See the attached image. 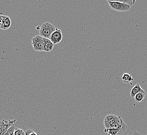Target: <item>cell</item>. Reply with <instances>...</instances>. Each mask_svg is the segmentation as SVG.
Returning a JSON list of instances; mask_svg holds the SVG:
<instances>
[{
    "label": "cell",
    "mask_w": 147,
    "mask_h": 135,
    "mask_svg": "<svg viewBox=\"0 0 147 135\" xmlns=\"http://www.w3.org/2000/svg\"><path fill=\"white\" fill-rule=\"evenodd\" d=\"M3 16L2 15H0V28H1V24H2V19H3Z\"/></svg>",
    "instance_id": "cell-17"
},
{
    "label": "cell",
    "mask_w": 147,
    "mask_h": 135,
    "mask_svg": "<svg viewBox=\"0 0 147 135\" xmlns=\"http://www.w3.org/2000/svg\"><path fill=\"white\" fill-rule=\"evenodd\" d=\"M146 96V93H139L136 95L134 99L137 102H140L143 101Z\"/></svg>",
    "instance_id": "cell-12"
},
{
    "label": "cell",
    "mask_w": 147,
    "mask_h": 135,
    "mask_svg": "<svg viewBox=\"0 0 147 135\" xmlns=\"http://www.w3.org/2000/svg\"><path fill=\"white\" fill-rule=\"evenodd\" d=\"M122 119L119 116L109 114L105 117L103 125L105 128H117L121 125Z\"/></svg>",
    "instance_id": "cell-1"
},
{
    "label": "cell",
    "mask_w": 147,
    "mask_h": 135,
    "mask_svg": "<svg viewBox=\"0 0 147 135\" xmlns=\"http://www.w3.org/2000/svg\"><path fill=\"white\" fill-rule=\"evenodd\" d=\"M14 135H26L25 132H24L22 129L18 128H15Z\"/></svg>",
    "instance_id": "cell-14"
},
{
    "label": "cell",
    "mask_w": 147,
    "mask_h": 135,
    "mask_svg": "<svg viewBox=\"0 0 147 135\" xmlns=\"http://www.w3.org/2000/svg\"><path fill=\"white\" fill-rule=\"evenodd\" d=\"M15 127L14 125L11 127L10 128H9L8 130L3 133L2 135H14L15 130Z\"/></svg>",
    "instance_id": "cell-13"
},
{
    "label": "cell",
    "mask_w": 147,
    "mask_h": 135,
    "mask_svg": "<svg viewBox=\"0 0 147 135\" xmlns=\"http://www.w3.org/2000/svg\"><path fill=\"white\" fill-rule=\"evenodd\" d=\"M34 130H31V129H28L25 132L26 135H30L31 132H32Z\"/></svg>",
    "instance_id": "cell-16"
},
{
    "label": "cell",
    "mask_w": 147,
    "mask_h": 135,
    "mask_svg": "<svg viewBox=\"0 0 147 135\" xmlns=\"http://www.w3.org/2000/svg\"><path fill=\"white\" fill-rule=\"evenodd\" d=\"M122 81L124 83L128 84L134 81V78L128 73H124L122 76Z\"/></svg>",
    "instance_id": "cell-11"
},
{
    "label": "cell",
    "mask_w": 147,
    "mask_h": 135,
    "mask_svg": "<svg viewBox=\"0 0 147 135\" xmlns=\"http://www.w3.org/2000/svg\"><path fill=\"white\" fill-rule=\"evenodd\" d=\"M16 122V119L13 120H3L0 121V135H2L3 133L6 132L9 128L13 126Z\"/></svg>",
    "instance_id": "cell-6"
},
{
    "label": "cell",
    "mask_w": 147,
    "mask_h": 135,
    "mask_svg": "<svg viewBox=\"0 0 147 135\" xmlns=\"http://www.w3.org/2000/svg\"><path fill=\"white\" fill-rule=\"evenodd\" d=\"M108 3L111 9L118 11H127L130 10L129 5L123 3L122 1H111L108 0Z\"/></svg>",
    "instance_id": "cell-3"
},
{
    "label": "cell",
    "mask_w": 147,
    "mask_h": 135,
    "mask_svg": "<svg viewBox=\"0 0 147 135\" xmlns=\"http://www.w3.org/2000/svg\"><path fill=\"white\" fill-rule=\"evenodd\" d=\"M57 28L51 23H44L40 29V35L45 39H49L51 34L56 30Z\"/></svg>",
    "instance_id": "cell-2"
},
{
    "label": "cell",
    "mask_w": 147,
    "mask_h": 135,
    "mask_svg": "<svg viewBox=\"0 0 147 135\" xmlns=\"http://www.w3.org/2000/svg\"><path fill=\"white\" fill-rule=\"evenodd\" d=\"M30 135H37V133L36 132H34V131H33L32 132H31V134H30Z\"/></svg>",
    "instance_id": "cell-18"
},
{
    "label": "cell",
    "mask_w": 147,
    "mask_h": 135,
    "mask_svg": "<svg viewBox=\"0 0 147 135\" xmlns=\"http://www.w3.org/2000/svg\"><path fill=\"white\" fill-rule=\"evenodd\" d=\"M139 93H145V92L141 87L140 84L137 83L135 85V86L133 87L132 90H131L130 93V97L133 98H134V97H135V96H136V95Z\"/></svg>",
    "instance_id": "cell-10"
},
{
    "label": "cell",
    "mask_w": 147,
    "mask_h": 135,
    "mask_svg": "<svg viewBox=\"0 0 147 135\" xmlns=\"http://www.w3.org/2000/svg\"><path fill=\"white\" fill-rule=\"evenodd\" d=\"M128 128V126L122 119L121 125L117 128H105L104 132L108 135H122Z\"/></svg>",
    "instance_id": "cell-4"
},
{
    "label": "cell",
    "mask_w": 147,
    "mask_h": 135,
    "mask_svg": "<svg viewBox=\"0 0 147 135\" xmlns=\"http://www.w3.org/2000/svg\"><path fill=\"white\" fill-rule=\"evenodd\" d=\"M62 39V32L60 29L57 28L56 30L51 34L49 39L54 44V45L61 42Z\"/></svg>",
    "instance_id": "cell-7"
},
{
    "label": "cell",
    "mask_w": 147,
    "mask_h": 135,
    "mask_svg": "<svg viewBox=\"0 0 147 135\" xmlns=\"http://www.w3.org/2000/svg\"><path fill=\"white\" fill-rule=\"evenodd\" d=\"M11 19L9 17L7 16H3V19H2L0 29L6 30L11 27Z\"/></svg>",
    "instance_id": "cell-8"
},
{
    "label": "cell",
    "mask_w": 147,
    "mask_h": 135,
    "mask_svg": "<svg viewBox=\"0 0 147 135\" xmlns=\"http://www.w3.org/2000/svg\"><path fill=\"white\" fill-rule=\"evenodd\" d=\"M45 39L40 35H37L32 39V45L34 51H42Z\"/></svg>",
    "instance_id": "cell-5"
},
{
    "label": "cell",
    "mask_w": 147,
    "mask_h": 135,
    "mask_svg": "<svg viewBox=\"0 0 147 135\" xmlns=\"http://www.w3.org/2000/svg\"><path fill=\"white\" fill-rule=\"evenodd\" d=\"M142 135L139 132H137L136 131H133L129 132V134H128L127 135Z\"/></svg>",
    "instance_id": "cell-15"
},
{
    "label": "cell",
    "mask_w": 147,
    "mask_h": 135,
    "mask_svg": "<svg viewBox=\"0 0 147 135\" xmlns=\"http://www.w3.org/2000/svg\"><path fill=\"white\" fill-rule=\"evenodd\" d=\"M54 44L52 42L50 39L45 38L43 47V51L45 52L51 51L54 48Z\"/></svg>",
    "instance_id": "cell-9"
}]
</instances>
